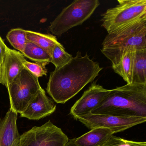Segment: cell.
Here are the masks:
<instances>
[{"mask_svg":"<svg viewBox=\"0 0 146 146\" xmlns=\"http://www.w3.org/2000/svg\"><path fill=\"white\" fill-rule=\"evenodd\" d=\"M2 119L0 118V125L1 124V122H2Z\"/></svg>","mask_w":146,"mask_h":146,"instance_id":"d4e9b609","label":"cell"},{"mask_svg":"<svg viewBox=\"0 0 146 146\" xmlns=\"http://www.w3.org/2000/svg\"><path fill=\"white\" fill-rule=\"evenodd\" d=\"M113 135L111 130L100 127L70 140L76 146H101Z\"/></svg>","mask_w":146,"mask_h":146,"instance_id":"4fadbf2b","label":"cell"},{"mask_svg":"<svg viewBox=\"0 0 146 146\" xmlns=\"http://www.w3.org/2000/svg\"><path fill=\"white\" fill-rule=\"evenodd\" d=\"M26 60L22 53L11 49L7 46L1 65V84L7 88L14 78L25 68L23 63Z\"/></svg>","mask_w":146,"mask_h":146,"instance_id":"8fae6325","label":"cell"},{"mask_svg":"<svg viewBox=\"0 0 146 146\" xmlns=\"http://www.w3.org/2000/svg\"><path fill=\"white\" fill-rule=\"evenodd\" d=\"M18 113L10 107L0 125V146H19L20 135L17 125Z\"/></svg>","mask_w":146,"mask_h":146,"instance_id":"7c38bea8","label":"cell"},{"mask_svg":"<svg viewBox=\"0 0 146 146\" xmlns=\"http://www.w3.org/2000/svg\"><path fill=\"white\" fill-rule=\"evenodd\" d=\"M73 58L71 54L65 51L60 43L56 44L52 51L50 62L54 65L55 69L63 67L71 60Z\"/></svg>","mask_w":146,"mask_h":146,"instance_id":"d6986e66","label":"cell"},{"mask_svg":"<svg viewBox=\"0 0 146 146\" xmlns=\"http://www.w3.org/2000/svg\"><path fill=\"white\" fill-rule=\"evenodd\" d=\"M98 0H76L64 8L50 23L48 31L60 36L76 26L82 25L100 6Z\"/></svg>","mask_w":146,"mask_h":146,"instance_id":"277c9868","label":"cell"},{"mask_svg":"<svg viewBox=\"0 0 146 146\" xmlns=\"http://www.w3.org/2000/svg\"><path fill=\"white\" fill-rule=\"evenodd\" d=\"M7 38L14 48L23 53L28 41L25 30L20 28L13 29L7 33Z\"/></svg>","mask_w":146,"mask_h":146,"instance_id":"ac0fdd59","label":"cell"},{"mask_svg":"<svg viewBox=\"0 0 146 146\" xmlns=\"http://www.w3.org/2000/svg\"><path fill=\"white\" fill-rule=\"evenodd\" d=\"M119 4L102 14V26L110 33L146 17V0H118Z\"/></svg>","mask_w":146,"mask_h":146,"instance_id":"5b68a950","label":"cell"},{"mask_svg":"<svg viewBox=\"0 0 146 146\" xmlns=\"http://www.w3.org/2000/svg\"><path fill=\"white\" fill-rule=\"evenodd\" d=\"M91 113L146 118V85L126 84L110 90Z\"/></svg>","mask_w":146,"mask_h":146,"instance_id":"7a4b0ae2","label":"cell"},{"mask_svg":"<svg viewBox=\"0 0 146 146\" xmlns=\"http://www.w3.org/2000/svg\"><path fill=\"white\" fill-rule=\"evenodd\" d=\"M110 91V90L106 89L101 85L97 84L96 82H94L72 106L70 114L76 119L78 117L91 113L108 94Z\"/></svg>","mask_w":146,"mask_h":146,"instance_id":"9c48e42d","label":"cell"},{"mask_svg":"<svg viewBox=\"0 0 146 146\" xmlns=\"http://www.w3.org/2000/svg\"><path fill=\"white\" fill-rule=\"evenodd\" d=\"M48 62H33L25 60L24 62L25 68L39 78L44 76H46L47 69L46 66L49 64Z\"/></svg>","mask_w":146,"mask_h":146,"instance_id":"ffe728a7","label":"cell"},{"mask_svg":"<svg viewBox=\"0 0 146 146\" xmlns=\"http://www.w3.org/2000/svg\"><path fill=\"white\" fill-rule=\"evenodd\" d=\"M101 146H146V142L129 141L113 135Z\"/></svg>","mask_w":146,"mask_h":146,"instance_id":"44dd1931","label":"cell"},{"mask_svg":"<svg viewBox=\"0 0 146 146\" xmlns=\"http://www.w3.org/2000/svg\"><path fill=\"white\" fill-rule=\"evenodd\" d=\"M76 119L90 130L100 127L106 128L111 130L113 134L124 131L146 121V118L141 117H123L91 113L78 117Z\"/></svg>","mask_w":146,"mask_h":146,"instance_id":"ba28073f","label":"cell"},{"mask_svg":"<svg viewBox=\"0 0 146 146\" xmlns=\"http://www.w3.org/2000/svg\"><path fill=\"white\" fill-rule=\"evenodd\" d=\"M1 66H0V83H1Z\"/></svg>","mask_w":146,"mask_h":146,"instance_id":"cb8c5ba5","label":"cell"},{"mask_svg":"<svg viewBox=\"0 0 146 146\" xmlns=\"http://www.w3.org/2000/svg\"><path fill=\"white\" fill-rule=\"evenodd\" d=\"M144 48H146V17L108 33L101 51L112 66L120 62L128 50Z\"/></svg>","mask_w":146,"mask_h":146,"instance_id":"3957f363","label":"cell"},{"mask_svg":"<svg viewBox=\"0 0 146 146\" xmlns=\"http://www.w3.org/2000/svg\"><path fill=\"white\" fill-rule=\"evenodd\" d=\"M134 58V49H130L117 64L112 66L114 72L120 76L127 84H132Z\"/></svg>","mask_w":146,"mask_h":146,"instance_id":"9a60e30c","label":"cell"},{"mask_svg":"<svg viewBox=\"0 0 146 146\" xmlns=\"http://www.w3.org/2000/svg\"><path fill=\"white\" fill-rule=\"evenodd\" d=\"M26 38L44 49L51 56L54 46L60 43L56 36L51 34H43L31 31L25 30Z\"/></svg>","mask_w":146,"mask_h":146,"instance_id":"2e32d148","label":"cell"},{"mask_svg":"<svg viewBox=\"0 0 146 146\" xmlns=\"http://www.w3.org/2000/svg\"><path fill=\"white\" fill-rule=\"evenodd\" d=\"M66 146H76L70 140H69V141L67 143L66 145Z\"/></svg>","mask_w":146,"mask_h":146,"instance_id":"603a6c76","label":"cell"},{"mask_svg":"<svg viewBox=\"0 0 146 146\" xmlns=\"http://www.w3.org/2000/svg\"><path fill=\"white\" fill-rule=\"evenodd\" d=\"M41 88L39 78L24 68L7 88L10 107L23 112Z\"/></svg>","mask_w":146,"mask_h":146,"instance_id":"8992f818","label":"cell"},{"mask_svg":"<svg viewBox=\"0 0 146 146\" xmlns=\"http://www.w3.org/2000/svg\"><path fill=\"white\" fill-rule=\"evenodd\" d=\"M69 141L62 129L49 120L21 135L19 146H66Z\"/></svg>","mask_w":146,"mask_h":146,"instance_id":"52a82bcc","label":"cell"},{"mask_svg":"<svg viewBox=\"0 0 146 146\" xmlns=\"http://www.w3.org/2000/svg\"><path fill=\"white\" fill-rule=\"evenodd\" d=\"M102 69L87 53L82 56L78 51L65 65L50 73L47 93L56 103L64 104L93 82Z\"/></svg>","mask_w":146,"mask_h":146,"instance_id":"6da1fadb","label":"cell"},{"mask_svg":"<svg viewBox=\"0 0 146 146\" xmlns=\"http://www.w3.org/2000/svg\"><path fill=\"white\" fill-rule=\"evenodd\" d=\"M7 46L5 44L3 40L0 36V66H1L3 63Z\"/></svg>","mask_w":146,"mask_h":146,"instance_id":"7402d4cb","label":"cell"},{"mask_svg":"<svg viewBox=\"0 0 146 146\" xmlns=\"http://www.w3.org/2000/svg\"><path fill=\"white\" fill-rule=\"evenodd\" d=\"M22 54L36 62L50 63L51 56L44 49L35 43L28 41Z\"/></svg>","mask_w":146,"mask_h":146,"instance_id":"e0dca14e","label":"cell"},{"mask_svg":"<svg viewBox=\"0 0 146 146\" xmlns=\"http://www.w3.org/2000/svg\"><path fill=\"white\" fill-rule=\"evenodd\" d=\"M132 84L146 85V48L134 49Z\"/></svg>","mask_w":146,"mask_h":146,"instance_id":"5bb4252c","label":"cell"},{"mask_svg":"<svg viewBox=\"0 0 146 146\" xmlns=\"http://www.w3.org/2000/svg\"><path fill=\"white\" fill-rule=\"evenodd\" d=\"M56 109V105L52 99L46 95L41 88L26 108L20 113V117L31 120H39L52 114Z\"/></svg>","mask_w":146,"mask_h":146,"instance_id":"30bf717a","label":"cell"}]
</instances>
